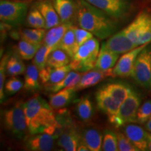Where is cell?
<instances>
[{
  "mask_svg": "<svg viewBox=\"0 0 151 151\" xmlns=\"http://www.w3.org/2000/svg\"><path fill=\"white\" fill-rule=\"evenodd\" d=\"M28 132L32 135L47 133L55 138L60 136L62 124L56 118L50 104L35 95L22 104Z\"/></svg>",
  "mask_w": 151,
  "mask_h": 151,
  "instance_id": "1",
  "label": "cell"
},
{
  "mask_svg": "<svg viewBox=\"0 0 151 151\" xmlns=\"http://www.w3.org/2000/svg\"><path fill=\"white\" fill-rule=\"evenodd\" d=\"M76 1V18L81 28L101 40L116 33L118 26L114 19L86 0Z\"/></svg>",
  "mask_w": 151,
  "mask_h": 151,
  "instance_id": "2",
  "label": "cell"
},
{
  "mask_svg": "<svg viewBox=\"0 0 151 151\" xmlns=\"http://www.w3.org/2000/svg\"><path fill=\"white\" fill-rule=\"evenodd\" d=\"M99 42L92 37L79 47L69 63L71 70L86 72L95 68L99 53Z\"/></svg>",
  "mask_w": 151,
  "mask_h": 151,
  "instance_id": "3",
  "label": "cell"
},
{
  "mask_svg": "<svg viewBox=\"0 0 151 151\" xmlns=\"http://www.w3.org/2000/svg\"><path fill=\"white\" fill-rule=\"evenodd\" d=\"M3 123L5 129L17 139L26 137L28 128L22 104H18L4 111Z\"/></svg>",
  "mask_w": 151,
  "mask_h": 151,
  "instance_id": "4",
  "label": "cell"
},
{
  "mask_svg": "<svg viewBox=\"0 0 151 151\" xmlns=\"http://www.w3.org/2000/svg\"><path fill=\"white\" fill-rule=\"evenodd\" d=\"M141 102L140 95L132 90L127 99L121 104L116 114L109 118V121L116 127L137 122V111L140 107Z\"/></svg>",
  "mask_w": 151,
  "mask_h": 151,
  "instance_id": "5",
  "label": "cell"
},
{
  "mask_svg": "<svg viewBox=\"0 0 151 151\" xmlns=\"http://www.w3.org/2000/svg\"><path fill=\"white\" fill-rule=\"evenodd\" d=\"M27 4L11 0H1L0 19L1 22L9 26L21 24L27 16Z\"/></svg>",
  "mask_w": 151,
  "mask_h": 151,
  "instance_id": "6",
  "label": "cell"
},
{
  "mask_svg": "<svg viewBox=\"0 0 151 151\" xmlns=\"http://www.w3.org/2000/svg\"><path fill=\"white\" fill-rule=\"evenodd\" d=\"M131 76L140 86L151 90V51L146 47L137 56Z\"/></svg>",
  "mask_w": 151,
  "mask_h": 151,
  "instance_id": "7",
  "label": "cell"
},
{
  "mask_svg": "<svg viewBox=\"0 0 151 151\" xmlns=\"http://www.w3.org/2000/svg\"><path fill=\"white\" fill-rule=\"evenodd\" d=\"M101 9L113 19H120L127 14L129 4L127 0H86Z\"/></svg>",
  "mask_w": 151,
  "mask_h": 151,
  "instance_id": "8",
  "label": "cell"
},
{
  "mask_svg": "<svg viewBox=\"0 0 151 151\" xmlns=\"http://www.w3.org/2000/svg\"><path fill=\"white\" fill-rule=\"evenodd\" d=\"M150 27L151 16L145 12H141L122 31L130 40L139 46V39Z\"/></svg>",
  "mask_w": 151,
  "mask_h": 151,
  "instance_id": "9",
  "label": "cell"
},
{
  "mask_svg": "<svg viewBox=\"0 0 151 151\" xmlns=\"http://www.w3.org/2000/svg\"><path fill=\"white\" fill-rule=\"evenodd\" d=\"M147 45L148 43L138 46L120 57L114 68L112 69L113 76L122 77V78H125L131 76L137 56L141 50L146 48Z\"/></svg>",
  "mask_w": 151,
  "mask_h": 151,
  "instance_id": "10",
  "label": "cell"
},
{
  "mask_svg": "<svg viewBox=\"0 0 151 151\" xmlns=\"http://www.w3.org/2000/svg\"><path fill=\"white\" fill-rule=\"evenodd\" d=\"M102 45L111 51L119 55L126 53L139 46L130 40L122 30L113 34Z\"/></svg>",
  "mask_w": 151,
  "mask_h": 151,
  "instance_id": "11",
  "label": "cell"
},
{
  "mask_svg": "<svg viewBox=\"0 0 151 151\" xmlns=\"http://www.w3.org/2000/svg\"><path fill=\"white\" fill-rule=\"evenodd\" d=\"M109 76H114L112 69H109L107 71H101L94 68V70L92 69L90 71H86L85 73H83L78 84L73 87V88L76 92L86 89V88L95 86L106 77Z\"/></svg>",
  "mask_w": 151,
  "mask_h": 151,
  "instance_id": "12",
  "label": "cell"
},
{
  "mask_svg": "<svg viewBox=\"0 0 151 151\" xmlns=\"http://www.w3.org/2000/svg\"><path fill=\"white\" fill-rule=\"evenodd\" d=\"M96 100L98 107L109 116V118L116 114L122 104L102 88H99L96 92Z\"/></svg>",
  "mask_w": 151,
  "mask_h": 151,
  "instance_id": "13",
  "label": "cell"
},
{
  "mask_svg": "<svg viewBox=\"0 0 151 151\" xmlns=\"http://www.w3.org/2000/svg\"><path fill=\"white\" fill-rule=\"evenodd\" d=\"M53 136L47 133L33 134L25 141V147L32 151H49L54 146L55 140Z\"/></svg>",
  "mask_w": 151,
  "mask_h": 151,
  "instance_id": "14",
  "label": "cell"
},
{
  "mask_svg": "<svg viewBox=\"0 0 151 151\" xmlns=\"http://www.w3.org/2000/svg\"><path fill=\"white\" fill-rule=\"evenodd\" d=\"M53 6L62 23H70L77 16V4L73 0H53Z\"/></svg>",
  "mask_w": 151,
  "mask_h": 151,
  "instance_id": "15",
  "label": "cell"
},
{
  "mask_svg": "<svg viewBox=\"0 0 151 151\" xmlns=\"http://www.w3.org/2000/svg\"><path fill=\"white\" fill-rule=\"evenodd\" d=\"M124 134L139 150H148V132L140 126L128 124L124 127Z\"/></svg>",
  "mask_w": 151,
  "mask_h": 151,
  "instance_id": "16",
  "label": "cell"
},
{
  "mask_svg": "<svg viewBox=\"0 0 151 151\" xmlns=\"http://www.w3.org/2000/svg\"><path fill=\"white\" fill-rule=\"evenodd\" d=\"M72 26L70 23H60L58 25L50 28L47 32L43 39L42 44L45 45L52 50L58 48L60 41L66 32Z\"/></svg>",
  "mask_w": 151,
  "mask_h": 151,
  "instance_id": "17",
  "label": "cell"
},
{
  "mask_svg": "<svg viewBox=\"0 0 151 151\" xmlns=\"http://www.w3.org/2000/svg\"><path fill=\"white\" fill-rule=\"evenodd\" d=\"M81 141V137L78 132L74 128L69 127L61 131L58 144L65 150L75 151L77 150Z\"/></svg>",
  "mask_w": 151,
  "mask_h": 151,
  "instance_id": "18",
  "label": "cell"
},
{
  "mask_svg": "<svg viewBox=\"0 0 151 151\" xmlns=\"http://www.w3.org/2000/svg\"><path fill=\"white\" fill-rule=\"evenodd\" d=\"M37 8L41 13L46 20V29H50L61 23L60 17L53 6V3H52L50 0L40 1L37 4Z\"/></svg>",
  "mask_w": 151,
  "mask_h": 151,
  "instance_id": "19",
  "label": "cell"
},
{
  "mask_svg": "<svg viewBox=\"0 0 151 151\" xmlns=\"http://www.w3.org/2000/svg\"><path fill=\"white\" fill-rule=\"evenodd\" d=\"M120 55L113 52L101 45L99 50L95 69L101 71H107L111 69L116 65Z\"/></svg>",
  "mask_w": 151,
  "mask_h": 151,
  "instance_id": "20",
  "label": "cell"
},
{
  "mask_svg": "<svg viewBox=\"0 0 151 151\" xmlns=\"http://www.w3.org/2000/svg\"><path fill=\"white\" fill-rule=\"evenodd\" d=\"M75 92L76 90L73 87H69L55 92L50 96L49 101L50 106L52 109H59L66 106L74 97Z\"/></svg>",
  "mask_w": 151,
  "mask_h": 151,
  "instance_id": "21",
  "label": "cell"
},
{
  "mask_svg": "<svg viewBox=\"0 0 151 151\" xmlns=\"http://www.w3.org/2000/svg\"><path fill=\"white\" fill-rule=\"evenodd\" d=\"M113 98L122 103L127 99L132 90L127 85L121 83H111L101 87Z\"/></svg>",
  "mask_w": 151,
  "mask_h": 151,
  "instance_id": "22",
  "label": "cell"
},
{
  "mask_svg": "<svg viewBox=\"0 0 151 151\" xmlns=\"http://www.w3.org/2000/svg\"><path fill=\"white\" fill-rule=\"evenodd\" d=\"M82 75L83 73H78V71H71L68 73L65 78L62 79L61 81L54 85L46 86V88L47 90L51 92H57L64 89V88H69V87H73V88L78 84Z\"/></svg>",
  "mask_w": 151,
  "mask_h": 151,
  "instance_id": "23",
  "label": "cell"
},
{
  "mask_svg": "<svg viewBox=\"0 0 151 151\" xmlns=\"http://www.w3.org/2000/svg\"><path fill=\"white\" fill-rule=\"evenodd\" d=\"M58 48L62 49L64 51H65L72 59L76 52L78 50V47H77L76 42L74 26L72 25L66 32L63 38L60 41Z\"/></svg>",
  "mask_w": 151,
  "mask_h": 151,
  "instance_id": "24",
  "label": "cell"
},
{
  "mask_svg": "<svg viewBox=\"0 0 151 151\" xmlns=\"http://www.w3.org/2000/svg\"><path fill=\"white\" fill-rule=\"evenodd\" d=\"M39 70L32 64L27 67L24 76V88L29 91H36L40 89L39 83Z\"/></svg>",
  "mask_w": 151,
  "mask_h": 151,
  "instance_id": "25",
  "label": "cell"
},
{
  "mask_svg": "<svg viewBox=\"0 0 151 151\" xmlns=\"http://www.w3.org/2000/svg\"><path fill=\"white\" fill-rule=\"evenodd\" d=\"M82 141L90 151H99L102 147V136L97 129H86L84 132Z\"/></svg>",
  "mask_w": 151,
  "mask_h": 151,
  "instance_id": "26",
  "label": "cell"
},
{
  "mask_svg": "<svg viewBox=\"0 0 151 151\" xmlns=\"http://www.w3.org/2000/svg\"><path fill=\"white\" fill-rule=\"evenodd\" d=\"M71 58L65 51L60 48H57L52 50L49 55L47 66L52 68L61 67L69 65Z\"/></svg>",
  "mask_w": 151,
  "mask_h": 151,
  "instance_id": "27",
  "label": "cell"
},
{
  "mask_svg": "<svg viewBox=\"0 0 151 151\" xmlns=\"http://www.w3.org/2000/svg\"><path fill=\"white\" fill-rule=\"evenodd\" d=\"M41 45L42 44L31 43L21 39L18 44L19 55L23 60H29L33 59Z\"/></svg>",
  "mask_w": 151,
  "mask_h": 151,
  "instance_id": "28",
  "label": "cell"
},
{
  "mask_svg": "<svg viewBox=\"0 0 151 151\" xmlns=\"http://www.w3.org/2000/svg\"><path fill=\"white\" fill-rule=\"evenodd\" d=\"M46 34V30L43 28L24 29L20 32V39L31 43L42 44Z\"/></svg>",
  "mask_w": 151,
  "mask_h": 151,
  "instance_id": "29",
  "label": "cell"
},
{
  "mask_svg": "<svg viewBox=\"0 0 151 151\" xmlns=\"http://www.w3.org/2000/svg\"><path fill=\"white\" fill-rule=\"evenodd\" d=\"M25 66L22 62L21 57L17 55H13L9 58L6 65V73L9 76H16L23 74L25 72Z\"/></svg>",
  "mask_w": 151,
  "mask_h": 151,
  "instance_id": "30",
  "label": "cell"
},
{
  "mask_svg": "<svg viewBox=\"0 0 151 151\" xmlns=\"http://www.w3.org/2000/svg\"><path fill=\"white\" fill-rule=\"evenodd\" d=\"M77 114L81 120L83 121H88L92 116L93 109L92 102L87 97H83L80 99L77 104Z\"/></svg>",
  "mask_w": 151,
  "mask_h": 151,
  "instance_id": "31",
  "label": "cell"
},
{
  "mask_svg": "<svg viewBox=\"0 0 151 151\" xmlns=\"http://www.w3.org/2000/svg\"><path fill=\"white\" fill-rule=\"evenodd\" d=\"M52 52V50L45 45L42 44L34 57L33 64L39 69V71L47 67V62L49 55Z\"/></svg>",
  "mask_w": 151,
  "mask_h": 151,
  "instance_id": "32",
  "label": "cell"
},
{
  "mask_svg": "<svg viewBox=\"0 0 151 151\" xmlns=\"http://www.w3.org/2000/svg\"><path fill=\"white\" fill-rule=\"evenodd\" d=\"M71 71V69L69 65L63 66V67H61L52 68L51 71H50L48 81L45 85V87L54 85L61 81L62 79L65 78L66 76L68 74V73Z\"/></svg>",
  "mask_w": 151,
  "mask_h": 151,
  "instance_id": "33",
  "label": "cell"
},
{
  "mask_svg": "<svg viewBox=\"0 0 151 151\" xmlns=\"http://www.w3.org/2000/svg\"><path fill=\"white\" fill-rule=\"evenodd\" d=\"M103 150L104 151H117L118 149V136L115 132L111 130H106L104 135V141L102 143Z\"/></svg>",
  "mask_w": 151,
  "mask_h": 151,
  "instance_id": "34",
  "label": "cell"
},
{
  "mask_svg": "<svg viewBox=\"0 0 151 151\" xmlns=\"http://www.w3.org/2000/svg\"><path fill=\"white\" fill-rule=\"evenodd\" d=\"M151 118V100L145 101L139 108L137 114V122L144 124Z\"/></svg>",
  "mask_w": 151,
  "mask_h": 151,
  "instance_id": "35",
  "label": "cell"
},
{
  "mask_svg": "<svg viewBox=\"0 0 151 151\" xmlns=\"http://www.w3.org/2000/svg\"><path fill=\"white\" fill-rule=\"evenodd\" d=\"M9 59V55H5L1 58V63H0V100H1V103H2V101L5 99L4 82L6 73V65Z\"/></svg>",
  "mask_w": 151,
  "mask_h": 151,
  "instance_id": "36",
  "label": "cell"
},
{
  "mask_svg": "<svg viewBox=\"0 0 151 151\" xmlns=\"http://www.w3.org/2000/svg\"><path fill=\"white\" fill-rule=\"evenodd\" d=\"M23 87V83L16 77L9 78L4 85V92L7 95H13L18 92Z\"/></svg>",
  "mask_w": 151,
  "mask_h": 151,
  "instance_id": "37",
  "label": "cell"
},
{
  "mask_svg": "<svg viewBox=\"0 0 151 151\" xmlns=\"http://www.w3.org/2000/svg\"><path fill=\"white\" fill-rule=\"evenodd\" d=\"M118 149L120 151H137L139 150L124 134L118 133Z\"/></svg>",
  "mask_w": 151,
  "mask_h": 151,
  "instance_id": "38",
  "label": "cell"
},
{
  "mask_svg": "<svg viewBox=\"0 0 151 151\" xmlns=\"http://www.w3.org/2000/svg\"><path fill=\"white\" fill-rule=\"evenodd\" d=\"M74 32L76 42L78 48L81 45L86 43L87 41L93 37V35L90 32L83 29V28H77L74 27Z\"/></svg>",
  "mask_w": 151,
  "mask_h": 151,
  "instance_id": "39",
  "label": "cell"
},
{
  "mask_svg": "<svg viewBox=\"0 0 151 151\" xmlns=\"http://www.w3.org/2000/svg\"><path fill=\"white\" fill-rule=\"evenodd\" d=\"M32 10L34 11V14H35L36 22H37V28H43V29H46V20H45L44 18H43V15L41 14V13L37 8H33Z\"/></svg>",
  "mask_w": 151,
  "mask_h": 151,
  "instance_id": "40",
  "label": "cell"
},
{
  "mask_svg": "<svg viewBox=\"0 0 151 151\" xmlns=\"http://www.w3.org/2000/svg\"><path fill=\"white\" fill-rule=\"evenodd\" d=\"M26 22H27V25L32 28H37V22H36L35 14H34L32 9L30 10L29 14H27V18H26Z\"/></svg>",
  "mask_w": 151,
  "mask_h": 151,
  "instance_id": "41",
  "label": "cell"
},
{
  "mask_svg": "<svg viewBox=\"0 0 151 151\" xmlns=\"http://www.w3.org/2000/svg\"><path fill=\"white\" fill-rule=\"evenodd\" d=\"M77 150L78 151H88L90 150H89V148H88V147L86 145V143H85L83 141L81 140V143H79V145L78 146V148H77Z\"/></svg>",
  "mask_w": 151,
  "mask_h": 151,
  "instance_id": "42",
  "label": "cell"
},
{
  "mask_svg": "<svg viewBox=\"0 0 151 151\" xmlns=\"http://www.w3.org/2000/svg\"><path fill=\"white\" fill-rule=\"evenodd\" d=\"M148 150L151 151V132H148Z\"/></svg>",
  "mask_w": 151,
  "mask_h": 151,
  "instance_id": "43",
  "label": "cell"
},
{
  "mask_svg": "<svg viewBox=\"0 0 151 151\" xmlns=\"http://www.w3.org/2000/svg\"><path fill=\"white\" fill-rule=\"evenodd\" d=\"M145 127H146V129L148 130L149 132H151V118L146 122Z\"/></svg>",
  "mask_w": 151,
  "mask_h": 151,
  "instance_id": "44",
  "label": "cell"
},
{
  "mask_svg": "<svg viewBox=\"0 0 151 151\" xmlns=\"http://www.w3.org/2000/svg\"><path fill=\"white\" fill-rule=\"evenodd\" d=\"M15 1V0H14ZM16 1H22V0H16Z\"/></svg>",
  "mask_w": 151,
  "mask_h": 151,
  "instance_id": "45",
  "label": "cell"
}]
</instances>
